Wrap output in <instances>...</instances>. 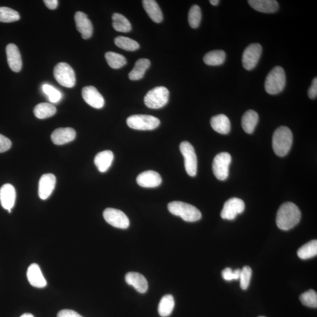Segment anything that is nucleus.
Masks as SVG:
<instances>
[{"instance_id":"1","label":"nucleus","mask_w":317,"mask_h":317,"mask_svg":"<svg viewBox=\"0 0 317 317\" xmlns=\"http://www.w3.org/2000/svg\"><path fill=\"white\" fill-rule=\"evenodd\" d=\"M301 213L297 205L291 202L284 203L279 208L276 216V224L279 229L289 230L300 221Z\"/></svg>"},{"instance_id":"2","label":"nucleus","mask_w":317,"mask_h":317,"mask_svg":"<svg viewBox=\"0 0 317 317\" xmlns=\"http://www.w3.org/2000/svg\"><path fill=\"white\" fill-rule=\"evenodd\" d=\"M292 139V133L288 127H279L274 131L272 139V146L274 153L278 156H285L291 149Z\"/></svg>"},{"instance_id":"3","label":"nucleus","mask_w":317,"mask_h":317,"mask_svg":"<svg viewBox=\"0 0 317 317\" xmlns=\"http://www.w3.org/2000/svg\"><path fill=\"white\" fill-rule=\"evenodd\" d=\"M168 208L172 215L181 217L186 222H197L202 218V213L200 210L187 203L172 202L169 203Z\"/></svg>"},{"instance_id":"4","label":"nucleus","mask_w":317,"mask_h":317,"mask_svg":"<svg viewBox=\"0 0 317 317\" xmlns=\"http://www.w3.org/2000/svg\"><path fill=\"white\" fill-rule=\"evenodd\" d=\"M286 77L285 71L281 67H275L266 77L265 81V90L270 95H276L280 93L285 87Z\"/></svg>"},{"instance_id":"5","label":"nucleus","mask_w":317,"mask_h":317,"mask_svg":"<svg viewBox=\"0 0 317 317\" xmlns=\"http://www.w3.org/2000/svg\"><path fill=\"white\" fill-rule=\"evenodd\" d=\"M170 98V91L165 87H157L148 92L144 102L150 109H160L166 105Z\"/></svg>"},{"instance_id":"6","label":"nucleus","mask_w":317,"mask_h":317,"mask_svg":"<svg viewBox=\"0 0 317 317\" xmlns=\"http://www.w3.org/2000/svg\"><path fill=\"white\" fill-rule=\"evenodd\" d=\"M127 125L130 128L139 130H151L160 126V120L151 115H135L126 120Z\"/></svg>"},{"instance_id":"7","label":"nucleus","mask_w":317,"mask_h":317,"mask_svg":"<svg viewBox=\"0 0 317 317\" xmlns=\"http://www.w3.org/2000/svg\"><path fill=\"white\" fill-rule=\"evenodd\" d=\"M54 76L58 83L63 87H74L76 82L75 72L68 64L58 63L54 68Z\"/></svg>"},{"instance_id":"8","label":"nucleus","mask_w":317,"mask_h":317,"mask_svg":"<svg viewBox=\"0 0 317 317\" xmlns=\"http://www.w3.org/2000/svg\"><path fill=\"white\" fill-rule=\"evenodd\" d=\"M232 156L227 152L217 154L213 162L212 170L216 178L219 181H225L229 177V167Z\"/></svg>"},{"instance_id":"9","label":"nucleus","mask_w":317,"mask_h":317,"mask_svg":"<svg viewBox=\"0 0 317 317\" xmlns=\"http://www.w3.org/2000/svg\"><path fill=\"white\" fill-rule=\"evenodd\" d=\"M180 150L184 157L186 171L190 177H195L197 174L198 160L194 146L185 141L181 143Z\"/></svg>"},{"instance_id":"10","label":"nucleus","mask_w":317,"mask_h":317,"mask_svg":"<svg viewBox=\"0 0 317 317\" xmlns=\"http://www.w3.org/2000/svg\"><path fill=\"white\" fill-rule=\"evenodd\" d=\"M105 221L116 228L126 229L128 228L130 222L129 218L121 210L108 208L103 213Z\"/></svg>"},{"instance_id":"11","label":"nucleus","mask_w":317,"mask_h":317,"mask_svg":"<svg viewBox=\"0 0 317 317\" xmlns=\"http://www.w3.org/2000/svg\"><path fill=\"white\" fill-rule=\"evenodd\" d=\"M262 53V47L259 44H251L248 46L242 57L243 67L246 70H252L256 67Z\"/></svg>"},{"instance_id":"12","label":"nucleus","mask_w":317,"mask_h":317,"mask_svg":"<svg viewBox=\"0 0 317 317\" xmlns=\"http://www.w3.org/2000/svg\"><path fill=\"white\" fill-rule=\"evenodd\" d=\"M245 209V204L242 199L233 198L230 199L224 205L221 217L223 219L232 220Z\"/></svg>"},{"instance_id":"13","label":"nucleus","mask_w":317,"mask_h":317,"mask_svg":"<svg viewBox=\"0 0 317 317\" xmlns=\"http://www.w3.org/2000/svg\"><path fill=\"white\" fill-rule=\"evenodd\" d=\"M82 95L84 101L93 108L101 109L105 105L104 98L93 86H88L82 89Z\"/></svg>"},{"instance_id":"14","label":"nucleus","mask_w":317,"mask_h":317,"mask_svg":"<svg viewBox=\"0 0 317 317\" xmlns=\"http://www.w3.org/2000/svg\"><path fill=\"white\" fill-rule=\"evenodd\" d=\"M76 27L78 32L81 34L82 39H90L93 33V26L91 20L86 14L78 12L75 15Z\"/></svg>"},{"instance_id":"15","label":"nucleus","mask_w":317,"mask_h":317,"mask_svg":"<svg viewBox=\"0 0 317 317\" xmlns=\"http://www.w3.org/2000/svg\"><path fill=\"white\" fill-rule=\"evenodd\" d=\"M56 178L53 174L43 175L40 179L39 196L41 199H47L53 192L56 187Z\"/></svg>"},{"instance_id":"16","label":"nucleus","mask_w":317,"mask_h":317,"mask_svg":"<svg viewBox=\"0 0 317 317\" xmlns=\"http://www.w3.org/2000/svg\"><path fill=\"white\" fill-rule=\"evenodd\" d=\"M16 200V191L11 184H5L0 189V203L3 208L12 212Z\"/></svg>"},{"instance_id":"17","label":"nucleus","mask_w":317,"mask_h":317,"mask_svg":"<svg viewBox=\"0 0 317 317\" xmlns=\"http://www.w3.org/2000/svg\"><path fill=\"white\" fill-rule=\"evenodd\" d=\"M136 182L141 187L153 188L158 187L162 184L163 179L157 172L147 171L139 175L137 177Z\"/></svg>"},{"instance_id":"18","label":"nucleus","mask_w":317,"mask_h":317,"mask_svg":"<svg viewBox=\"0 0 317 317\" xmlns=\"http://www.w3.org/2000/svg\"><path fill=\"white\" fill-rule=\"evenodd\" d=\"M76 137V132L71 127H61L54 131L51 138L57 145H63L73 141Z\"/></svg>"},{"instance_id":"19","label":"nucleus","mask_w":317,"mask_h":317,"mask_svg":"<svg viewBox=\"0 0 317 317\" xmlns=\"http://www.w3.org/2000/svg\"><path fill=\"white\" fill-rule=\"evenodd\" d=\"M27 275L30 284L33 287L39 288L46 287L47 281L39 265L36 263L31 264L27 270Z\"/></svg>"},{"instance_id":"20","label":"nucleus","mask_w":317,"mask_h":317,"mask_svg":"<svg viewBox=\"0 0 317 317\" xmlns=\"http://www.w3.org/2000/svg\"><path fill=\"white\" fill-rule=\"evenodd\" d=\"M6 54L10 69L15 72L22 70V60L18 47L15 44H9L6 47Z\"/></svg>"},{"instance_id":"21","label":"nucleus","mask_w":317,"mask_h":317,"mask_svg":"<svg viewBox=\"0 0 317 317\" xmlns=\"http://www.w3.org/2000/svg\"><path fill=\"white\" fill-rule=\"evenodd\" d=\"M126 283L132 286L137 292L144 293L148 289L147 281L143 275L136 272H129L125 276Z\"/></svg>"},{"instance_id":"22","label":"nucleus","mask_w":317,"mask_h":317,"mask_svg":"<svg viewBox=\"0 0 317 317\" xmlns=\"http://www.w3.org/2000/svg\"><path fill=\"white\" fill-rule=\"evenodd\" d=\"M249 5L258 12L273 13L279 8L278 3L275 0H250Z\"/></svg>"},{"instance_id":"23","label":"nucleus","mask_w":317,"mask_h":317,"mask_svg":"<svg viewBox=\"0 0 317 317\" xmlns=\"http://www.w3.org/2000/svg\"><path fill=\"white\" fill-rule=\"evenodd\" d=\"M114 155L111 150H104L96 155L94 164L98 171L102 173L107 171L111 167Z\"/></svg>"},{"instance_id":"24","label":"nucleus","mask_w":317,"mask_h":317,"mask_svg":"<svg viewBox=\"0 0 317 317\" xmlns=\"http://www.w3.org/2000/svg\"><path fill=\"white\" fill-rule=\"evenodd\" d=\"M210 125L216 132L223 135L228 134L231 129L230 120L228 117L223 114L212 117L210 120Z\"/></svg>"},{"instance_id":"25","label":"nucleus","mask_w":317,"mask_h":317,"mask_svg":"<svg viewBox=\"0 0 317 317\" xmlns=\"http://www.w3.org/2000/svg\"><path fill=\"white\" fill-rule=\"evenodd\" d=\"M142 4L147 15L153 22L160 23L163 20V14L160 6L154 0H143Z\"/></svg>"},{"instance_id":"26","label":"nucleus","mask_w":317,"mask_h":317,"mask_svg":"<svg viewBox=\"0 0 317 317\" xmlns=\"http://www.w3.org/2000/svg\"><path fill=\"white\" fill-rule=\"evenodd\" d=\"M258 113L253 110H249L243 115L242 119V126L244 132L251 134L253 133L258 122Z\"/></svg>"},{"instance_id":"27","label":"nucleus","mask_w":317,"mask_h":317,"mask_svg":"<svg viewBox=\"0 0 317 317\" xmlns=\"http://www.w3.org/2000/svg\"><path fill=\"white\" fill-rule=\"evenodd\" d=\"M150 66V61L146 58H141L136 62L135 66L129 72V78L132 81L142 79L148 68Z\"/></svg>"},{"instance_id":"28","label":"nucleus","mask_w":317,"mask_h":317,"mask_svg":"<svg viewBox=\"0 0 317 317\" xmlns=\"http://www.w3.org/2000/svg\"><path fill=\"white\" fill-rule=\"evenodd\" d=\"M226 57L225 51L214 50L207 53L203 58V61L206 65L210 66H219L225 63Z\"/></svg>"},{"instance_id":"29","label":"nucleus","mask_w":317,"mask_h":317,"mask_svg":"<svg viewBox=\"0 0 317 317\" xmlns=\"http://www.w3.org/2000/svg\"><path fill=\"white\" fill-rule=\"evenodd\" d=\"M57 112V109L49 103H41L34 108V115L37 118L44 119L53 116Z\"/></svg>"},{"instance_id":"30","label":"nucleus","mask_w":317,"mask_h":317,"mask_svg":"<svg viewBox=\"0 0 317 317\" xmlns=\"http://www.w3.org/2000/svg\"><path fill=\"white\" fill-rule=\"evenodd\" d=\"M112 26L116 32L128 33L132 29L129 21L121 14L114 13L112 17Z\"/></svg>"},{"instance_id":"31","label":"nucleus","mask_w":317,"mask_h":317,"mask_svg":"<svg viewBox=\"0 0 317 317\" xmlns=\"http://www.w3.org/2000/svg\"><path fill=\"white\" fill-rule=\"evenodd\" d=\"M175 300L172 295H165L161 299L158 306V312L162 317L170 316L173 311Z\"/></svg>"},{"instance_id":"32","label":"nucleus","mask_w":317,"mask_h":317,"mask_svg":"<svg viewBox=\"0 0 317 317\" xmlns=\"http://www.w3.org/2000/svg\"><path fill=\"white\" fill-rule=\"evenodd\" d=\"M298 256L302 260H307L316 256L317 241L313 240L299 248L297 251Z\"/></svg>"},{"instance_id":"33","label":"nucleus","mask_w":317,"mask_h":317,"mask_svg":"<svg viewBox=\"0 0 317 317\" xmlns=\"http://www.w3.org/2000/svg\"><path fill=\"white\" fill-rule=\"evenodd\" d=\"M105 57L109 67L113 69L121 68L127 63L125 57L114 52H108L105 54Z\"/></svg>"},{"instance_id":"34","label":"nucleus","mask_w":317,"mask_h":317,"mask_svg":"<svg viewBox=\"0 0 317 317\" xmlns=\"http://www.w3.org/2000/svg\"><path fill=\"white\" fill-rule=\"evenodd\" d=\"M115 44L117 47L128 51H136L139 48L138 43L126 37H117L115 39Z\"/></svg>"},{"instance_id":"35","label":"nucleus","mask_w":317,"mask_h":317,"mask_svg":"<svg viewBox=\"0 0 317 317\" xmlns=\"http://www.w3.org/2000/svg\"><path fill=\"white\" fill-rule=\"evenodd\" d=\"M20 19L19 13L13 9L1 7L0 8V22L12 23Z\"/></svg>"},{"instance_id":"36","label":"nucleus","mask_w":317,"mask_h":317,"mask_svg":"<svg viewBox=\"0 0 317 317\" xmlns=\"http://www.w3.org/2000/svg\"><path fill=\"white\" fill-rule=\"evenodd\" d=\"M202 20V12L200 7L194 5L189 10L188 22L192 29H197L201 24Z\"/></svg>"},{"instance_id":"37","label":"nucleus","mask_w":317,"mask_h":317,"mask_svg":"<svg viewBox=\"0 0 317 317\" xmlns=\"http://www.w3.org/2000/svg\"><path fill=\"white\" fill-rule=\"evenodd\" d=\"M302 304L310 308H316L317 307V294L312 289L305 292L299 297Z\"/></svg>"},{"instance_id":"38","label":"nucleus","mask_w":317,"mask_h":317,"mask_svg":"<svg viewBox=\"0 0 317 317\" xmlns=\"http://www.w3.org/2000/svg\"><path fill=\"white\" fill-rule=\"evenodd\" d=\"M43 91L53 103H57L60 101L62 98L61 93L57 89L48 84H44L43 87Z\"/></svg>"},{"instance_id":"39","label":"nucleus","mask_w":317,"mask_h":317,"mask_svg":"<svg viewBox=\"0 0 317 317\" xmlns=\"http://www.w3.org/2000/svg\"><path fill=\"white\" fill-rule=\"evenodd\" d=\"M252 275V270L249 266H245L241 270L240 275V287L245 290L250 285V280Z\"/></svg>"},{"instance_id":"40","label":"nucleus","mask_w":317,"mask_h":317,"mask_svg":"<svg viewBox=\"0 0 317 317\" xmlns=\"http://www.w3.org/2000/svg\"><path fill=\"white\" fill-rule=\"evenodd\" d=\"M240 269L233 271L230 268H226L222 271V275L224 279L226 281H232L239 280L241 273Z\"/></svg>"},{"instance_id":"41","label":"nucleus","mask_w":317,"mask_h":317,"mask_svg":"<svg viewBox=\"0 0 317 317\" xmlns=\"http://www.w3.org/2000/svg\"><path fill=\"white\" fill-rule=\"evenodd\" d=\"M12 143L8 137L0 134V153L5 152L11 148Z\"/></svg>"},{"instance_id":"42","label":"nucleus","mask_w":317,"mask_h":317,"mask_svg":"<svg viewBox=\"0 0 317 317\" xmlns=\"http://www.w3.org/2000/svg\"><path fill=\"white\" fill-rule=\"evenodd\" d=\"M57 317H83L73 310L63 309L58 313Z\"/></svg>"},{"instance_id":"43","label":"nucleus","mask_w":317,"mask_h":317,"mask_svg":"<svg viewBox=\"0 0 317 317\" xmlns=\"http://www.w3.org/2000/svg\"><path fill=\"white\" fill-rule=\"evenodd\" d=\"M308 96L309 98L315 99L317 96V78L313 79L311 87L309 88Z\"/></svg>"},{"instance_id":"44","label":"nucleus","mask_w":317,"mask_h":317,"mask_svg":"<svg viewBox=\"0 0 317 317\" xmlns=\"http://www.w3.org/2000/svg\"><path fill=\"white\" fill-rule=\"evenodd\" d=\"M44 3L47 6V8L50 10L56 9L58 5L57 0H45Z\"/></svg>"},{"instance_id":"45","label":"nucleus","mask_w":317,"mask_h":317,"mask_svg":"<svg viewBox=\"0 0 317 317\" xmlns=\"http://www.w3.org/2000/svg\"><path fill=\"white\" fill-rule=\"evenodd\" d=\"M210 4H211L212 5L216 6L219 5L220 2L219 1V0H210Z\"/></svg>"},{"instance_id":"46","label":"nucleus","mask_w":317,"mask_h":317,"mask_svg":"<svg viewBox=\"0 0 317 317\" xmlns=\"http://www.w3.org/2000/svg\"><path fill=\"white\" fill-rule=\"evenodd\" d=\"M20 317H34V316L33 314H32V313H24V314L21 316Z\"/></svg>"},{"instance_id":"47","label":"nucleus","mask_w":317,"mask_h":317,"mask_svg":"<svg viewBox=\"0 0 317 317\" xmlns=\"http://www.w3.org/2000/svg\"><path fill=\"white\" fill-rule=\"evenodd\" d=\"M259 317H265V316H259Z\"/></svg>"}]
</instances>
